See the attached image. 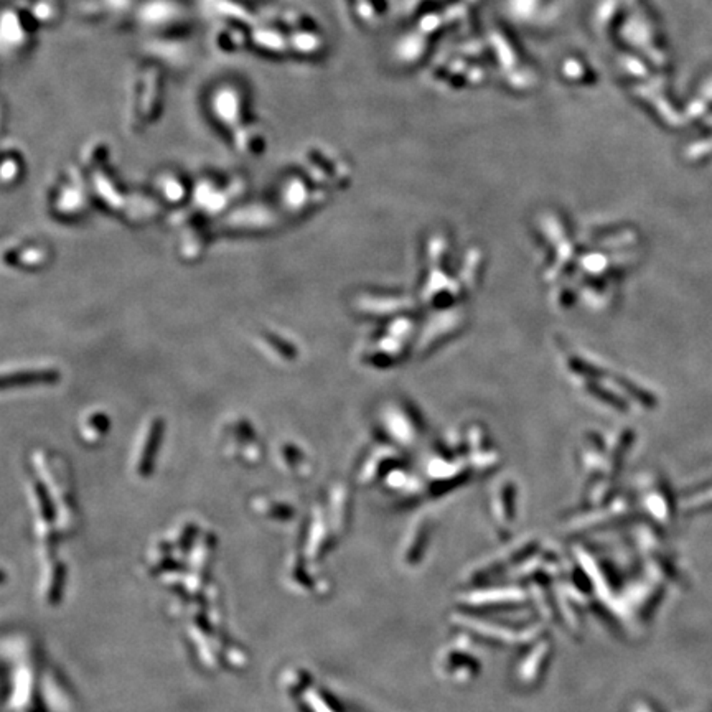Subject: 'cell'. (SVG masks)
Here are the masks:
<instances>
[{
  "label": "cell",
  "mask_w": 712,
  "mask_h": 712,
  "mask_svg": "<svg viewBox=\"0 0 712 712\" xmlns=\"http://www.w3.org/2000/svg\"><path fill=\"white\" fill-rule=\"evenodd\" d=\"M157 438H160V431H158V432H157V431H153V432H152V438H151V446H149V451H147V453H146V455H144V458H142V465H146V463L149 465V463L152 462L153 443L157 442Z\"/></svg>",
  "instance_id": "6da1fadb"
}]
</instances>
